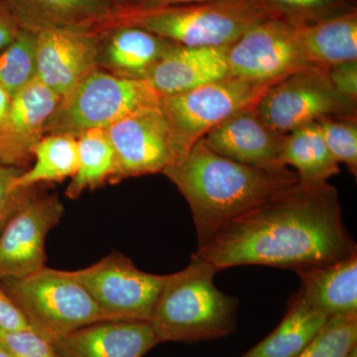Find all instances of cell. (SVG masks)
<instances>
[{"label": "cell", "mask_w": 357, "mask_h": 357, "mask_svg": "<svg viewBox=\"0 0 357 357\" xmlns=\"http://www.w3.org/2000/svg\"><path fill=\"white\" fill-rule=\"evenodd\" d=\"M161 98L146 79L115 76L98 68L61 98L45 135L79 137L91 129H107L134 112L159 107Z\"/></svg>", "instance_id": "8992f818"}, {"label": "cell", "mask_w": 357, "mask_h": 357, "mask_svg": "<svg viewBox=\"0 0 357 357\" xmlns=\"http://www.w3.org/2000/svg\"><path fill=\"white\" fill-rule=\"evenodd\" d=\"M34 164L17 178L21 187L62 182L77 170V139L66 134H47L34 149Z\"/></svg>", "instance_id": "cb8c5ba5"}, {"label": "cell", "mask_w": 357, "mask_h": 357, "mask_svg": "<svg viewBox=\"0 0 357 357\" xmlns=\"http://www.w3.org/2000/svg\"><path fill=\"white\" fill-rule=\"evenodd\" d=\"M0 357H14L13 354H10L6 347H3L1 344H0Z\"/></svg>", "instance_id": "8d00e7d4"}, {"label": "cell", "mask_w": 357, "mask_h": 357, "mask_svg": "<svg viewBox=\"0 0 357 357\" xmlns=\"http://www.w3.org/2000/svg\"><path fill=\"white\" fill-rule=\"evenodd\" d=\"M0 330H32L27 321L10 298L0 287Z\"/></svg>", "instance_id": "d6a6232c"}, {"label": "cell", "mask_w": 357, "mask_h": 357, "mask_svg": "<svg viewBox=\"0 0 357 357\" xmlns=\"http://www.w3.org/2000/svg\"><path fill=\"white\" fill-rule=\"evenodd\" d=\"M356 249L337 190L328 183L300 182L230 220L196 253L218 271L264 265L296 272L340 261Z\"/></svg>", "instance_id": "6da1fadb"}, {"label": "cell", "mask_w": 357, "mask_h": 357, "mask_svg": "<svg viewBox=\"0 0 357 357\" xmlns=\"http://www.w3.org/2000/svg\"><path fill=\"white\" fill-rule=\"evenodd\" d=\"M357 100L333 88L325 70H307L284 77L256 103L270 128L288 134L326 119L356 117Z\"/></svg>", "instance_id": "ba28073f"}, {"label": "cell", "mask_w": 357, "mask_h": 357, "mask_svg": "<svg viewBox=\"0 0 357 357\" xmlns=\"http://www.w3.org/2000/svg\"><path fill=\"white\" fill-rule=\"evenodd\" d=\"M60 100L37 79L13 96L0 122V165L27 169Z\"/></svg>", "instance_id": "5bb4252c"}, {"label": "cell", "mask_w": 357, "mask_h": 357, "mask_svg": "<svg viewBox=\"0 0 357 357\" xmlns=\"http://www.w3.org/2000/svg\"><path fill=\"white\" fill-rule=\"evenodd\" d=\"M11 98L10 95L0 86V122L6 119L9 107H10Z\"/></svg>", "instance_id": "d590c367"}, {"label": "cell", "mask_w": 357, "mask_h": 357, "mask_svg": "<svg viewBox=\"0 0 357 357\" xmlns=\"http://www.w3.org/2000/svg\"><path fill=\"white\" fill-rule=\"evenodd\" d=\"M105 131L114 155L109 184L163 173L178 162L173 132L160 105L134 112Z\"/></svg>", "instance_id": "8fae6325"}, {"label": "cell", "mask_w": 357, "mask_h": 357, "mask_svg": "<svg viewBox=\"0 0 357 357\" xmlns=\"http://www.w3.org/2000/svg\"><path fill=\"white\" fill-rule=\"evenodd\" d=\"M326 146L337 163H344L357 175V119H326L319 121Z\"/></svg>", "instance_id": "f1b7e54d"}, {"label": "cell", "mask_w": 357, "mask_h": 357, "mask_svg": "<svg viewBox=\"0 0 357 357\" xmlns=\"http://www.w3.org/2000/svg\"><path fill=\"white\" fill-rule=\"evenodd\" d=\"M25 169L0 165V236L16 213L41 192V185L21 187L17 178Z\"/></svg>", "instance_id": "f546056e"}, {"label": "cell", "mask_w": 357, "mask_h": 357, "mask_svg": "<svg viewBox=\"0 0 357 357\" xmlns=\"http://www.w3.org/2000/svg\"><path fill=\"white\" fill-rule=\"evenodd\" d=\"M281 163L295 169L300 182L325 184L340 174V164L326 146L319 123L307 124L286 134Z\"/></svg>", "instance_id": "603a6c76"}, {"label": "cell", "mask_w": 357, "mask_h": 357, "mask_svg": "<svg viewBox=\"0 0 357 357\" xmlns=\"http://www.w3.org/2000/svg\"><path fill=\"white\" fill-rule=\"evenodd\" d=\"M274 18L304 24L356 9V0H261Z\"/></svg>", "instance_id": "83f0119b"}, {"label": "cell", "mask_w": 357, "mask_h": 357, "mask_svg": "<svg viewBox=\"0 0 357 357\" xmlns=\"http://www.w3.org/2000/svg\"><path fill=\"white\" fill-rule=\"evenodd\" d=\"M77 170L66 190L68 198H79L86 190L109 183L114 172V155L105 129L86 131L77 137Z\"/></svg>", "instance_id": "d4e9b609"}, {"label": "cell", "mask_w": 357, "mask_h": 357, "mask_svg": "<svg viewBox=\"0 0 357 357\" xmlns=\"http://www.w3.org/2000/svg\"><path fill=\"white\" fill-rule=\"evenodd\" d=\"M296 273L305 298L330 318L357 314V253Z\"/></svg>", "instance_id": "ffe728a7"}, {"label": "cell", "mask_w": 357, "mask_h": 357, "mask_svg": "<svg viewBox=\"0 0 357 357\" xmlns=\"http://www.w3.org/2000/svg\"><path fill=\"white\" fill-rule=\"evenodd\" d=\"M229 47L177 45L150 70L145 79L160 96H165L231 77L227 62Z\"/></svg>", "instance_id": "e0dca14e"}, {"label": "cell", "mask_w": 357, "mask_h": 357, "mask_svg": "<svg viewBox=\"0 0 357 357\" xmlns=\"http://www.w3.org/2000/svg\"><path fill=\"white\" fill-rule=\"evenodd\" d=\"M100 35L98 68L115 76L145 79L178 44L133 26H117Z\"/></svg>", "instance_id": "d6986e66"}, {"label": "cell", "mask_w": 357, "mask_h": 357, "mask_svg": "<svg viewBox=\"0 0 357 357\" xmlns=\"http://www.w3.org/2000/svg\"><path fill=\"white\" fill-rule=\"evenodd\" d=\"M204 1H208V0H114V14L148 10V9L160 8V7L182 6V4L199 3Z\"/></svg>", "instance_id": "836d02e7"}, {"label": "cell", "mask_w": 357, "mask_h": 357, "mask_svg": "<svg viewBox=\"0 0 357 357\" xmlns=\"http://www.w3.org/2000/svg\"><path fill=\"white\" fill-rule=\"evenodd\" d=\"M37 79V35L21 29L0 51V86L11 98Z\"/></svg>", "instance_id": "484cf974"}, {"label": "cell", "mask_w": 357, "mask_h": 357, "mask_svg": "<svg viewBox=\"0 0 357 357\" xmlns=\"http://www.w3.org/2000/svg\"><path fill=\"white\" fill-rule=\"evenodd\" d=\"M73 273L105 321H149L166 280V275L142 271L116 251Z\"/></svg>", "instance_id": "9c48e42d"}, {"label": "cell", "mask_w": 357, "mask_h": 357, "mask_svg": "<svg viewBox=\"0 0 357 357\" xmlns=\"http://www.w3.org/2000/svg\"><path fill=\"white\" fill-rule=\"evenodd\" d=\"M297 25L307 57L318 69L357 60L356 9Z\"/></svg>", "instance_id": "44dd1931"}, {"label": "cell", "mask_w": 357, "mask_h": 357, "mask_svg": "<svg viewBox=\"0 0 357 357\" xmlns=\"http://www.w3.org/2000/svg\"><path fill=\"white\" fill-rule=\"evenodd\" d=\"M326 73L338 93L357 100V60L333 66Z\"/></svg>", "instance_id": "1f68e13d"}, {"label": "cell", "mask_w": 357, "mask_h": 357, "mask_svg": "<svg viewBox=\"0 0 357 357\" xmlns=\"http://www.w3.org/2000/svg\"><path fill=\"white\" fill-rule=\"evenodd\" d=\"M0 344L14 357H58L53 344L32 330H0Z\"/></svg>", "instance_id": "4dcf8cb0"}, {"label": "cell", "mask_w": 357, "mask_h": 357, "mask_svg": "<svg viewBox=\"0 0 357 357\" xmlns=\"http://www.w3.org/2000/svg\"><path fill=\"white\" fill-rule=\"evenodd\" d=\"M330 319L299 290L279 326L243 357H297Z\"/></svg>", "instance_id": "7402d4cb"}, {"label": "cell", "mask_w": 357, "mask_h": 357, "mask_svg": "<svg viewBox=\"0 0 357 357\" xmlns=\"http://www.w3.org/2000/svg\"><path fill=\"white\" fill-rule=\"evenodd\" d=\"M297 357H357V314L328 319Z\"/></svg>", "instance_id": "4316f807"}, {"label": "cell", "mask_w": 357, "mask_h": 357, "mask_svg": "<svg viewBox=\"0 0 357 357\" xmlns=\"http://www.w3.org/2000/svg\"><path fill=\"white\" fill-rule=\"evenodd\" d=\"M21 29L91 30L100 34L115 11L114 0H6Z\"/></svg>", "instance_id": "ac0fdd59"}, {"label": "cell", "mask_w": 357, "mask_h": 357, "mask_svg": "<svg viewBox=\"0 0 357 357\" xmlns=\"http://www.w3.org/2000/svg\"><path fill=\"white\" fill-rule=\"evenodd\" d=\"M227 62L230 76L267 84L318 69L307 57L298 25L279 18L253 26L230 45Z\"/></svg>", "instance_id": "30bf717a"}, {"label": "cell", "mask_w": 357, "mask_h": 357, "mask_svg": "<svg viewBox=\"0 0 357 357\" xmlns=\"http://www.w3.org/2000/svg\"><path fill=\"white\" fill-rule=\"evenodd\" d=\"M274 18L261 0H208L116 13L102 32L133 26L185 47H229L253 26Z\"/></svg>", "instance_id": "277c9868"}, {"label": "cell", "mask_w": 357, "mask_h": 357, "mask_svg": "<svg viewBox=\"0 0 357 357\" xmlns=\"http://www.w3.org/2000/svg\"><path fill=\"white\" fill-rule=\"evenodd\" d=\"M37 35V79L63 98L98 68L100 35L91 30L53 29Z\"/></svg>", "instance_id": "4fadbf2b"}, {"label": "cell", "mask_w": 357, "mask_h": 357, "mask_svg": "<svg viewBox=\"0 0 357 357\" xmlns=\"http://www.w3.org/2000/svg\"><path fill=\"white\" fill-rule=\"evenodd\" d=\"M286 134L263 121L255 105L232 114L208 133L202 141L211 150L232 161L259 167L284 166L282 150Z\"/></svg>", "instance_id": "9a60e30c"}, {"label": "cell", "mask_w": 357, "mask_h": 357, "mask_svg": "<svg viewBox=\"0 0 357 357\" xmlns=\"http://www.w3.org/2000/svg\"><path fill=\"white\" fill-rule=\"evenodd\" d=\"M218 272L195 253L185 269L166 275L149 321L159 344L203 342L234 333L238 301L215 287Z\"/></svg>", "instance_id": "3957f363"}, {"label": "cell", "mask_w": 357, "mask_h": 357, "mask_svg": "<svg viewBox=\"0 0 357 357\" xmlns=\"http://www.w3.org/2000/svg\"><path fill=\"white\" fill-rule=\"evenodd\" d=\"M162 174L189 204L199 245L230 220L300 183L287 166L238 163L215 153L202 140Z\"/></svg>", "instance_id": "7a4b0ae2"}, {"label": "cell", "mask_w": 357, "mask_h": 357, "mask_svg": "<svg viewBox=\"0 0 357 357\" xmlns=\"http://www.w3.org/2000/svg\"><path fill=\"white\" fill-rule=\"evenodd\" d=\"M273 84L231 76L162 96L160 109L172 130L178 162L204 134L232 114L255 105Z\"/></svg>", "instance_id": "52a82bcc"}, {"label": "cell", "mask_w": 357, "mask_h": 357, "mask_svg": "<svg viewBox=\"0 0 357 357\" xmlns=\"http://www.w3.org/2000/svg\"><path fill=\"white\" fill-rule=\"evenodd\" d=\"M0 287L32 331L51 344L82 326L105 321L73 271L44 266L22 278L0 281Z\"/></svg>", "instance_id": "5b68a950"}, {"label": "cell", "mask_w": 357, "mask_h": 357, "mask_svg": "<svg viewBox=\"0 0 357 357\" xmlns=\"http://www.w3.org/2000/svg\"><path fill=\"white\" fill-rule=\"evenodd\" d=\"M158 344L149 321H100L52 344L58 357H143Z\"/></svg>", "instance_id": "2e32d148"}, {"label": "cell", "mask_w": 357, "mask_h": 357, "mask_svg": "<svg viewBox=\"0 0 357 357\" xmlns=\"http://www.w3.org/2000/svg\"><path fill=\"white\" fill-rule=\"evenodd\" d=\"M21 28L6 0H0V51L16 38Z\"/></svg>", "instance_id": "e575fe53"}, {"label": "cell", "mask_w": 357, "mask_h": 357, "mask_svg": "<svg viewBox=\"0 0 357 357\" xmlns=\"http://www.w3.org/2000/svg\"><path fill=\"white\" fill-rule=\"evenodd\" d=\"M58 195L39 192L10 220L0 236V281L38 271L46 263V239L64 217Z\"/></svg>", "instance_id": "7c38bea8"}]
</instances>
